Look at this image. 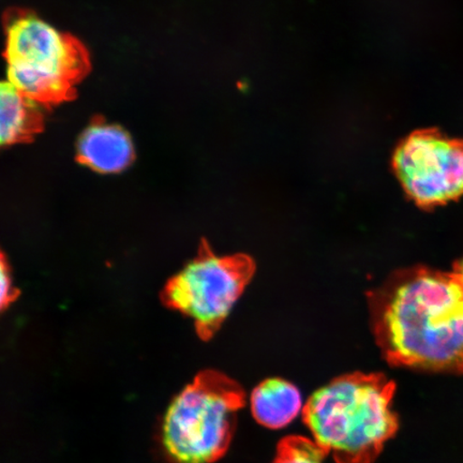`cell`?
<instances>
[{
	"instance_id": "52a82bcc",
	"label": "cell",
	"mask_w": 463,
	"mask_h": 463,
	"mask_svg": "<svg viewBox=\"0 0 463 463\" xmlns=\"http://www.w3.org/2000/svg\"><path fill=\"white\" fill-rule=\"evenodd\" d=\"M135 156L128 133L118 126L97 123L80 137L78 157L91 170L103 174L124 171Z\"/></svg>"
},
{
	"instance_id": "9c48e42d",
	"label": "cell",
	"mask_w": 463,
	"mask_h": 463,
	"mask_svg": "<svg viewBox=\"0 0 463 463\" xmlns=\"http://www.w3.org/2000/svg\"><path fill=\"white\" fill-rule=\"evenodd\" d=\"M38 102L5 82L0 91V141L10 145L26 140L42 127Z\"/></svg>"
},
{
	"instance_id": "6da1fadb",
	"label": "cell",
	"mask_w": 463,
	"mask_h": 463,
	"mask_svg": "<svg viewBox=\"0 0 463 463\" xmlns=\"http://www.w3.org/2000/svg\"><path fill=\"white\" fill-rule=\"evenodd\" d=\"M373 329L392 366L463 372V282L453 273L398 271L370 293Z\"/></svg>"
},
{
	"instance_id": "3957f363",
	"label": "cell",
	"mask_w": 463,
	"mask_h": 463,
	"mask_svg": "<svg viewBox=\"0 0 463 463\" xmlns=\"http://www.w3.org/2000/svg\"><path fill=\"white\" fill-rule=\"evenodd\" d=\"M245 392L222 373L205 372L166 411L162 438L177 463H213L222 457L233 436L236 413Z\"/></svg>"
},
{
	"instance_id": "7a4b0ae2",
	"label": "cell",
	"mask_w": 463,
	"mask_h": 463,
	"mask_svg": "<svg viewBox=\"0 0 463 463\" xmlns=\"http://www.w3.org/2000/svg\"><path fill=\"white\" fill-rule=\"evenodd\" d=\"M396 385L381 373H350L312 393L303 411L312 439L335 463H373L395 436Z\"/></svg>"
},
{
	"instance_id": "ba28073f",
	"label": "cell",
	"mask_w": 463,
	"mask_h": 463,
	"mask_svg": "<svg viewBox=\"0 0 463 463\" xmlns=\"http://www.w3.org/2000/svg\"><path fill=\"white\" fill-rule=\"evenodd\" d=\"M250 402L254 419L269 430H282L305 408L298 387L280 378L259 384L252 392Z\"/></svg>"
},
{
	"instance_id": "277c9868",
	"label": "cell",
	"mask_w": 463,
	"mask_h": 463,
	"mask_svg": "<svg viewBox=\"0 0 463 463\" xmlns=\"http://www.w3.org/2000/svg\"><path fill=\"white\" fill-rule=\"evenodd\" d=\"M5 56L8 82L38 103L69 99L90 67L77 40L29 14L9 20Z\"/></svg>"
},
{
	"instance_id": "7c38bea8",
	"label": "cell",
	"mask_w": 463,
	"mask_h": 463,
	"mask_svg": "<svg viewBox=\"0 0 463 463\" xmlns=\"http://www.w3.org/2000/svg\"><path fill=\"white\" fill-rule=\"evenodd\" d=\"M454 273L458 276L463 282V258L459 260V262H457L454 266Z\"/></svg>"
},
{
	"instance_id": "8992f818",
	"label": "cell",
	"mask_w": 463,
	"mask_h": 463,
	"mask_svg": "<svg viewBox=\"0 0 463 463\" xmlns=\"http://www.w3.org/2000/svg\"><path fill=\"white\" fill-rule=\"evenodd\" d=\"M393 170L416 205L433 208L463 198V138L419 130L398 145Z\"/></svg>"
},
{
	"instance_id": "8fae6325",
	"label": "cell",
	"mask_w": 463,
	"mask_h": 463,
	"mask_svg": "<svg viewBox=\"0 0 463 463\" xmlns=\"http://www.w3.org/2000/svg\"><path fill=\"white\" fill-rule=\"evenodd\" d=\"M0 277H2V304L5 306L10 302L11 298H13L14 289L13 285H11L7 268H5L4 263L2 265V273H0Z\"/></svg>"
},
{
	"instance_id": "5b68a950",
	"label": "cell",
	"mask_w": 463,
	"mask_h": 463,
	"mask_svg": "<svg viewBox=\"0 0 463 463\" xmlns=\"http://www.w3.org/2000/svg\"><path fill=\"white\" fill-rule=\"evenodd\" d=\"M256 264L244 254L218 257L203 250L174 277L165 293L166 303L193 320L202 337H211L227 318Z\"/></svg>"
},
{
	"instance_id": "30bf717a",
	"label": "cell",
	"mask_w": 463,
	"mask_h": 463,
	"mask_svg": "<svg viewBox=\"0 0 463 463\" xmlns=\"http://www.w3.org/2000/svg\"><path fill=\"white\" fill-rule=\"evenodd\" d=\"M326 457L314 439L292 436L278 444L273 463H323Z\"/></svg>"
}]
</instances>
